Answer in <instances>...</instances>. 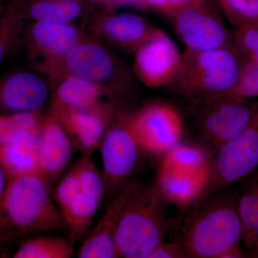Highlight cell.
Segmentation results:
<instances>
[{
  "label": "cell",
  "instance_id": "cell-1",
  "mask_svg": "<svg viewBox=\"0 0 258 258\" xmlns=\"http://www.w3.org/2000/svg\"><path fill=\"white\" fill-rule=\"evenodd\" d=\"M239 191H221L188 209L181 244L188 258H244Z\"/></svg>",
  "mask_w": 258,
  "mask_h": 258
},
{
  "label": "cell",
  "instance_id": "cell-2",
  "mask_svg": "<svg viewBox=\"0 0 258 258\" xmlns=\"http://www.w3.org/2000/svg\"><path fill=\"white\" fill-rule=\"evenodd\" d=\"M62 223L61 212L51 198L49 184L41 176L8 180L0 203V241L57 230Z\"/></svg>",
  "mask_w": 258,
  "mask_h": 258
},
{
  "label": "cell",
  "instance_id": "cell-3",
  "mask_svg": "<svg viewBox=\"0 0 258 258\" xmlns=\"http://www.w3.org/2000/svg\"><path fill=\"white\" fill-rule=\"evenodd\" d=\"M166 202L156 185L141 183L125 207L116 233L119 257L149 258L171 227Z\"/></svg>",
  "mask_w": 258,
  "mask_h": 258
},
{
  "label": "cell",
  "instance_id": "cell-4",
  "mask_svg": "<svg viewBox=\"0 0 258 258\" xmlns=\"http://www.w3.org/2000/svg\"><path fill=\"white\" fill-rule=\"evenodd\" d=\"M244 62L232 45L183 52L182 63L171 93L188 98L225 94L237 84Z\"/></svg>",
  "mask_w": 258,
  "mask_h": 258
},
{
  "label": "cell",
  "instance_id": "cell-5",
  "mask_svg": "<svg viewBox=\"0 0 258 258\" xmlns=\"http://www.w3.org/2000/svg\"><path fill=\"white\" fill-rule=\"evenodd\" d=\"M258 169V101L249 124L237 137L219 148L210 162V176L197 203L227 186L244 181Z\"/></svg>",
  "mask_w": 258,
  "mask_h": 258
},
{
  "label": "cell",
  "instance_id": "cell-6",
  "mask_svg": "<svg viewBox=\"0 0 258 258\" xmlns=\"http://www.w3.org/2000/svg\"><path fill=\"white\" fill-rule=\"evenodd\" d=\"M205 143L217 149L242 133L253 113L254 103L224 95L188 98Z\"/></svg>",
  "mask_w": 258,
  "mask_h": 258
},
{
  "label": "cell",
  "instance_id": "cell-7",
  "mask_svg": "<svg viewBox=\"0 0 258 258\" xmlns=\"http://www.w3.org/2000/svg\"><path fill=\"white\" fill-rule=\"evenodd\" d=\"M66 73L101 85L114 96L132 88L124 64L101 44L81 41L60 59Z\"/></svg>",
  "mask_w": 258,
  "mask_h": 258
},
{
  "label": "cell",
  "instance_id": "cell-8",
  "mask_svg": "<svg viewBox=\"0 0 258 258\" xmlns=\"http://www.w3.org/2000/svg\"><path fill=\"white\" fill-rule=\"evenodd\" d=\"M128 119L141 150L153 156L163 157L179 143L184 131L180 112L164 101L149 103Z\"/></svg>",
  "mask_w": 258,
  "mask_h": 258
},
{
  "label": "cell",
  "instance_id": "cell-9",
  "mask_svg": "<svg viewBox=\"0 0 258 258\" xmlns=\"http://www.w3.org/2000/svg\"><path fill=\"white\" fill-rule=\"evenodd\" d=\"M186 50L203 51L231 46L232 32L209 0L167 17Z\"/></svg>",
  "mask_w": 258,
  "mask_h": 258
},
{
  "label": "cell",
  "instance_id": "cell-10",
  "mask_svg": "<svg viewBox=\"0 0 258 258\" xmlns=\"http://www.w3.org/2000/svg\"><path fill=\"white\" fill-rule=\"evenodd\" d=\"M100 148L105 197L113 198L135 170L142 151L129 125L128 115L110 125Z\"/></svg>",
  "mask_w": 258,
  "mask_h": 258
},
{
  "label": "cell",
  "instance_id": "cell-11",
  "mask_svg": "<svg viewBox=\"0 0 258 258\" xmlns=\"http://www.w3.org/2000/svg\"><path fill=\"white\" fill-rule=\"evenodd\" d=\"M134 53V71L147 87L169 88L174 82L182 63L183 53L164 30L157 28Z\"/></svg>",
  "mask_w": 258,
  "mask_h": 258
},
{
  "label": "cell",
  "instance_id": "cell-12",
  "mask_svg": "<svg viewBox=\"0 0 258 258\" xmlns=\"http://www.w3.org/2000/svg\"><path fill=\"white\" fill-rule=\"evenodd\" d=\"M140 184L137 180L127 181L115 194L96 227L83 242L78 257H119L116 244L117 230L125 207Z\"/></svg>",
  "mask_w": 258,
  "mask_h": 258
},
{
  "label": "cell",
  "instance_id": "cell-13",
  "mask_svg": "<svg viewBox=\"0 0 258 258\" xmlns=\"http://www.w3.org/2000/svg\"><path fill=\"white\" fill-rule=\"evenodd\" d=\"M113 112L111 105L106 103L88 109H52V113L57 117L83 155H91L100 147L111 125Z\"/></svg>",
  "mask_w": 258,
  "mask_h": 258
},
{
  "label": "cell",
  "instance_id": "cell-14",
  "mask_svg": "<svg viewBox=\"0 0 258 258\" xmlns=\"http://www.w3.org/2000/svg\"><path fill=\"white\" fill-rule=\"evenodd\" d=\"M48 96V86L41 76L30 71L13 73L0 82V114L39 112Z\"/></svg>",
  "mask_w": 258,
  "mask_h": 258
},
{
  "label": "cell",
  "instance_id": "cell-15",
  "mask_svg": "<svg viewBox=\"0 0 258 258\" xmlns=\"http://www.w3.org/2000/svg\"><path fill=\"white\" fill-rule=\"evenodd\" d=\"M38 156L40 176L50 186L72 157V140L53 113L42 121L39 133Z\"/></svg>",
  "mask_w": 258,
  "mask_h": 258
},
{
  "label": "cell",
  "instance_id": "cell-16",
  "mask_svg": "<svg viewBox=\"0 0 258 258\" xmlns=\"http://www.w3.org/2000/svg\"><path fill=\"white\" fill-rule=\"evenodd\" d=\"M157 28L147 18L132 13L107 15L98 21V32L113 46L135 52Z\"/></svg>",
  "mask_w": 258,
  "mask_h": 258
},
{
  "label": "cell",
  "instance_id": "cell-17",
  "mask_svg": "<svg viewBox=\"0 0 258 258\" xmlns=\"http://www.w3.org/2000/svg\"><path fill=\"white\" fill-rule=\"evenodd\" d=\"M210 176V167L198 174L160 169L155 184L167 203L189 209L198 201Z\"/></svg>",
  "mask_w": 258,
  "mask_h": 258
},
{
  "label": "cell",
  "instance_id": "cell-18",
  "mask_svg": "<svg viewBox=\"0 0 258 258\" xmlns=\"http://www.w3.org/2000/svg\"><path fill=\"white\" fill-rule=\"evenodd\" d=\"M32 48L51 58L61 59L81 42L79 29L70 23L35 22L28 30Z\"/></svg>",
  "mask_w": 258,
  "mask_h": 258
},
{
  "label": "cell",
  "instance_id": "cell-19",
  "mask_svg": "<svg viewBox=\"0 0 258 258\" xmlns=\"http://www.w3.org/2000/svg\"><path fill=\"white\" fill-rule=\"evenodd\" d=\"M114 96L107 88L87 80L68 75L54 94L52 109H88L105 104L106 96Z\"/></svg>",
  "mask_w": 258,
  "mask_h": 258
},
{
  "label": "cell",
  "instance_id": "cell-20",
  "mask_svg": "<svg viewBox=\"0 0 258 258\" xmlns=\"http://www.w3.org/2000/svg\"><path fill=\"white\" fill-rule=\"evenodd\" d=\"M39 133L17 143L0 146V166L8 180L20 176H40Z\"/></svg>",
  "mask_w": 258,
  "mask_h": 258
},
{
  "label": "cell",
  "instance_id": "cell-21",
  "mask_svg": "<svg viewBox=\"0 0 258 258\" xmlns=\"http://www.w3.org/2000/svg\"><path fill=\"white\" fill-rule=\"evenodd\" d=\"M244 181L237 208L242 223V243L249 254L258 250V170Z\"/></svg>",
  "mask_w": 258,
  "mask_h": 258
},
{
  "label": "cell",
  "instance_id": "cell-22",
  "mask_svg": "<svg viewBox=\"0 0 258 258\" xmlns=\"http://www.w3.org/2000/svg\"><path fill=\"white\" fill-rule=\"evenodd\" d=\"M42 123L39 112L0 114V146L17 143L38 134Z\"/></svg>",
  "mask_w": 258,
  "mask_h": 258
},
{
  "label": "cell",
  "instance_id": "cell-23",
  "mask_svg": "<svg viewBox=\"0 0 258 258\" xmlns=\"http://www.w3.org/2000/svg\"><path fill=\"white\" fill-rule=\"evenodd\" d=\"M210 162L201 148L179 142L163 156L160 169L198 174L210 167Z\"/></svg>",
  "mask_w": 258,
  "mask_h": 258
},
{
  "label": "cell",
  "instance_id": "cell-24",
  "mask_svg": "<svg viewBox=\"0 0 258 258\" xmlns=\"http://www.w3.org/2000/svg\"><path fill=\"white\" fill-rule=\"evenodd\" d=\"M83 8L76 0H40L29 8L35 22L70 23L82 15Z\"/></svg>",
  "mask_w": 258,
  "mask_h": 258
},
{
  "label": "cell",
  "instance_id": "cell-25",
  "mask_svg": "<svg viewBox=\"0 0 258 258\" xmlns=\"http://www.w3.org/2000/svg\"><path fill=\"white\" fill-rule=\"evenodd\" d=\"M74 247L60 237L39 236L25 240L13 254L15 258H71Z\"/></svg>",
  "mask_w": 258,
  "mask_h": 258
},
{
  "label": "cell",
  "instance_id": "cell-26",
  "mask_svg": "<svg viewBox=\"0 0 258 258\" xmlns=\"http://www.w3.org/2000/svg\"><path fill=\"white\" fill-rule=\"evenodd\" d=\"M100 204L81 193L69 206L60 210L64 224L75 237H81L88 232Z\"/></svg>",
  "mask_w": 258,
  "mask_h": 258
},
{
  "label": "cell",
  "instance_id": "cell-27",
  "mask_svg": "<svg viewBox=\"0 0 258 258\" xmlns=\"http://www.w3.org/2000/svg\"><path fill=\"white\" fill-rule=\"evenodd\" d=\"M75 168L79 176L81 193L101 203L105 197L104 181L103 174L97 169L91 155L83 154Z\"/></svg>",
  "mask_w": 258,
  "mask_h": 258
},
{
  "label": "cell",
  "instance_id": "cell-28",
  "mask_svg": "<svg viewBox=\"0 0 258 258\" xmlns=\"http://www.w3.org/2000/svg\"><path fill=\"white\" fill-rule=\"evenodd\" d=\"M224 15L235 28L258 23V0H218Z\"/></svg>",
  "mask_w": 258,
  "mask_h": 258
},
{
  "label": "cell",
  "instance_id": "cell-29",
  "mask_svg": "<svg viewBox=\"0 0 258 258\" xmlns=\"http://www.w3.org/2000/svg\"><path fill=\"white\" fill-rule=\"evenodd\" d=\"M235 29L232 47L244 63H258V23Z\"/></svg>",
  "mask_w": 258,
  "mask_h": 258
},
{
  "label": "cell",
  "instance_id": "cell-30",
  "mask_svg": "<svg viewBox=\"0 0 258 258\" xmlns=\"http://www.w3.org/2000/svg\"><path fill=\"white\" fill-rule=\"evenodd\" d=\"M221 95L244 101L258 98V63H244L235 87Z\"/></svg>",
  "mask_w": 258,
  "mask_h": 258
},
{
  "label": "cell",
  "instance_id": "cell-31",
  "mask_svg": "<svg viewBox=\"0 0 258 258\" xmlns=\"http://www.w3.org/2000/svg\"><path fill=\"white\" fill-rule=\"evenodd\" d=\"M20 28L21 16L16 12L8 13L0 20V64L18 36Z\"/></svg>",
  "mask_w": 258,
  "mask_h": 258
},
{
  "label": "cell",
  "instance_id": "cell-32",
  "mask_svg": "<svg viewBox=\"0 0 258 258\" xmlns=\"http://www.w3.org/2000/svg\"><path fill=\"white\" fill-rule=\"evenodd\" d=\"M81 193V185L76 168H74L67 175L64 176L60 183L56 186L54 198L60 207L63 210L74 199Z\"/></svg>",
  "mask_w": 258,
  "mask_h": 258
},
{
  "label": "cell",
  "instance_id": "cell-33",
  "mask_svg": "<svg viewBox=\"0 0 258 258\" xmlns=\"http://www.w3.org/2000/svg\"><path fill=\"white\" fill-rule=\"evenodd\" d=\"M205 1L206 0H136L135 2L168 17L180 10L201 4Z\"/></svg>",
  "mask_w": 258,
  "mask_h": 258
},
{
  "label": "cell",
  "instance_id": "cell-34",
  "mask_svg": "<svg viewBox=\"0 0 258 258\" xmlns=\"http://www.w3.org/2000/svg\"><path fill=\"white\" fill-rule=\"evenodd\" d=\"M186 257L184 246L179 242H162L154 249L149 258Z\"/></svg>",
  "mask_w": 258,
  "mask_h": 258
},
{
  "label": "cell",
  "instance_id": "cell-35",
  "mask_svg": "<svg viewBox=\"0 0 258 258\" xmlns=\"http://www.w3.org/2000/svg\"><path fill=\"white\" fill-rule=\"evenodd\" d=\"M8 179L7 178L6 174L0 166V203H1L2 198L4 195L5 189H6L7 185H8Z\"/></svg>",
  "mask_w": 258,
  "mask_h": 258
},
{
  "label": "cell",
  "instance_id": "cell-36",
  "mask_svg": "<svg viewBox=\"0 0 258 258\" xmlns=\"http://www.w3.org/2000/svg\"><path fill=\"white\" fill-rule=\"evenodd\" d=\"M249 255H252L251 257H258V250L249 254Z\"/></svg>",
  "mask_w": 258,
  "mask_h": 258
},
{
  "label": "cell",
  "instance_id": "cell-37",
  "mask_svg": "<svg viewBox=\"0 0 258 258\" xmlns=\"http://www.w3.org/2000/svg\"></svg>",
  "mask_w": 258,
  "mask_h": 258
},
{
  "label": "cell",
  "instance_id": "cell-38",
  "mask_svg": "<svg viewBox=\"0 0 258 258\" xmlns=\"http://www.w3.org/2000/svg\"><path fill=\"white\" fill-rule=\"evenodd\" d=\"M257 170H258V169H257Z\"/></svg>",
  "mask_w": 258,
  "mask_h": 258
}]
</instances>
